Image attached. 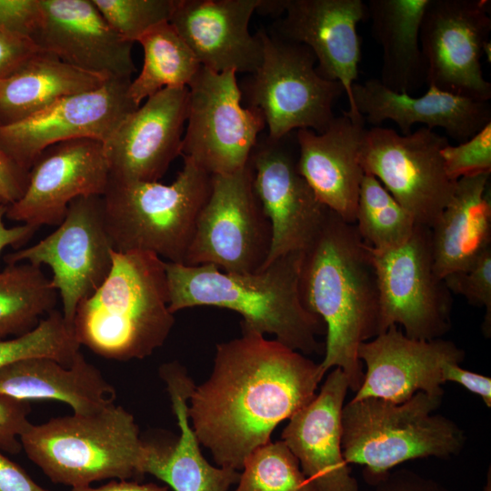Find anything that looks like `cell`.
Here are the masks:
<instances>
[{
    "instance_id": "cell-31",
    "label": "cell",
    "mask_w": 491,
    "mask_h": 491,
    "mask_svg": "<svg viewBox=\"0 0 491 491\" xmlns=\"http://www.w3.org/2000/svg\"><path fill=\"white\" fill-rule=\"evenodd\" d=\"M144 51L142 70L128 88L136 105L167 87H187L201 65L169 22L146 31L136 41Z\"/></svg>"
},
{
    "instance_id": "cell-13",
    "label": "cell",
    "mask_w": 491,
    "mask_h": 491,
    "mask_svg": "<svg viewBox=\"0 0 491 491\" xmlns=\"http://www.w3.org/2000/svg\"><path fill=\"white\" fill-rule=\"evenodd\" d=\"M102 196H82L68 205L63 221L43 239L6 254V265L29 263L52 272L51 286L62 301V315L73 327L78 305L105 280L113 264Z\"/></svg>"
},
{
    "instance_id": "cell-46",
    "label": "cell",
    "mask_w": 491,
    "mask_h": 491,
    "mask_svg": "<svg viewBox=\"0 0 491 491\" xmlns=\"http://www.w3.org/2000/svg\"><path fill=\"white\" fill-rule=\"evenodd\" d=\"M7 205L0 203V254L9 246H15L25 243L37 230L35 227L20 224L7 226L5 224Z\"/></svg>"
},
{
    "instance_id": "cell-33",
    "label": "cell",
    "mask_w": 491,
    "mask_h": 491,
    "mask_svg": "<svg viewBox=\"0 0 491 491\" xmlns=\"http://www.w3.org/2000/svg\"><path fill=\"white\" fill-rule=\"evenodd\" d=\"M354 225L364 243L376 250L402 244L416 226L411 215L367 173L360 184Z\"/></svg>"
},
{
    "instance_id": "cell-44",
    "label": "cell",
    "mask_w": 491,
    "mask_h": 491,
    "mask_svg": "<svg viewBox=\"0 0 491 491\" xmlns=\"http://www.w3.org/2000/svg\"><path fill=\"white\" fill-rule=\"evenodd\" d=\"M442 377L445 383L454 382L467 391L480 396L487 407H491V377L471 372L458 364H446Z\"/></svg>"
},
{
    "instance_id": "cell-24",
    "label": "cell",
    "mask_w": 491,
    "mask_h": 491,
    "mask_svg": "<svg viewBox=\"0 0 491 491\" xmlns=\"http://www.w3.org/2000/svg\"><path fill=\"white\" fill-rule=\"evenodd\" d=\"M366 121H355L345 112L335 116L320 134L296 131V168L318 200L349 224L356 210L364 176L360 162Z\"/></svg>"
},
{
    "instance_id": "cell-35",
    "label": "cell",
    "mask_w": 491,
    "mask_h": 491,
    "mask_svg": "<svg viewBox=\"0 0 491 491\" xmlns=\"http://www.w3.org/2000/svg\"><path fill=\"white\" fill-rule=\"evenodd\" d=\"M233 491H317L283 441L259 446L246 459Z\"/></svg>"
},
{
    "instance_id": "cell-9",
    "label": "cell",
    "mask_w": 491,
    "mask_h": 491,
    "mask_svg": "<svg viewBox=\"0 0 491 491\" xmlns=\"http://www.w3.org/2000/svg\"><path fill=\"white\" fill-rule=\"evenodd\" d=\"M271 236L248 162L234 173L211 175L210 192L184 265H211L233 274L254 273L268 257Z\"/></svg>"
},
{
    "instance_id": "cell-19",
    "label": "cell",
    "mask_w": 491,
    "mask_h": 491,
    "mask_svg": "<svg viewBox=\"0 0 491 491\" xmlns=\"http://www.w3.org/2000/svg\"><path fill=\"white\" fill-rule=\"evenodd\" d=\"M188 87H167L145 99L105 142L110 178L158 182L182 155Z\"/></svg>"
},
{
    "instance_id": "cell-15",
    "label": "cell",
    "mask_w": 491,
    "mask_h": 491,
    "mask_svg": "<svg viewBox=\"0 0 491 491\" xmlns=\"http://www.w3.org/2000/svg\"><path fill=\"white\" fill-rule=\"evenodd\" d=\"M296 160V131L277 139L259 136L249 158L254 190L271 225L270 251L262 268L303 252L330 210L298 173Z\"/></svg>"
},
{
    "instance_id": "cell-30",
    "label": "cell",
    "mask_w": 491,
    "mask_h": 491,
    "mask_svg": "<svg viewBox=\"0 0 491 491\" xmlns=\"http://www.w3.org/2000/svg\"><path fill=\"white\" fill-rule=\"evenodd\" d=\"M107 79L39 50L0 80V126L25 119L63 97L95 89Z\"/></svg>"
},
{
    "instance_id": "cell-29",
    "label": "cell",
    "mask_w": 491,
    "mask_h": 491,
    "mask_svg": "<svg viewBox=\"0 0 491 491\" xmlns=\"http://www.w3.org/2000/svg\"><path fill=\"white\" fill-rule=\"evenodd\" d=\"M428 0H369L370 33L382 48L379 81L388 89L410 95L426 84V65L419 42Z\"/></svg>"
},
{
    "instance_id": "cell-4",
    "label": "cell",
    "mask_w": 491,
    "mask_h": 491,
    "mask_svg": "<svg viewBox=\"0 0 491 491\" xmlns=\"http://www.w3.org/2000/svg\"><path fill=\"white\" fill-rule=\"evenodd\" d=\"M103 284L77 306L73 320L80 344L106 359L151 356L175 324L168 307L165 261L147 252L113 251Z\"/></svg>"
},
{
    "instance_id": "cell-11",
    "label": "cell",
    "mask_w": 491,
    "mask_h": 491,
    "mask_svg": "<svg viewBox=\"0 0 491 491\" xmlns=\"http://www.w3.org/2000/svg\"><path fill=\"white\" fill-rule=\"evenodd\" d=\"M369 251L377 279L381 333L400 326L413 339L442 338L451 328L452 297L434 269L430 228L416 225L402 244Z\"/></svg>"
},
{
    "instance_id": "cell-17",
    "label": "cell",
    "mask_w": 491,
    "mask_h": 491,
    "mask_svg": "<svg viewBox=\"0 0 491 491\" xmlns=\"http://www.w3.org/2000/svg\"><path fill=\"white\" fill-rule=\"evenodd\" d=\"M109 177L102 142L82 138L53 145L33 164L23 195L7 206L5 217L35 229L58 225L73 200L102 196Z\"/></svg>"
},
{
    "instance_id": "cell-6",
    "label": "cell",
    "mask_w": 491,
    "mask_h": 491,
    "mask_svg": "<svg viewBox=\"0 0 491 491\" xmlns=\"http://www.w3.org/2000/svg\"><path fill=\"white\" fill-rule=\"evenodd\" d=\"M442 399L423 392L403 403L375 397L352 399L342 410L346 462L363 466V477L373 486L404 462L459 455L466 436L452 419L435 414Z\"/></svg>"
},
{
    "instance_id": "cell-40",
    "label": "cell",
    "mask_w": 491,
    "mask_h": 491,
    "mask_svg": "<svg viewBox=\"0 0 491 491\" xmlns=\"http://www.w3.org/2000/svg\"><path fill=\"white\" fill-rule=\"evenodd\" d=\"M29 401L0 396V450L16 454L22 449L20 436L31 423Z\"/></svg>"
},
{
    "instance_id": "cell-43",
    "label": "cell",
    "mask_w": 491,
    "mask_h": 491,
    "mask_svg": "<svg viewBox=\"0 0 491 491\" xmlns=\"http://www.w3.org/2000/svg\"><path fill=\"white\" fill-rule=\"evenodd\" d=\"M28 171L19 166L0 146V203L10 205L24 194Z\"/></svg>"
},
{
    "instance_id": "cell-22",
    "label": "cell",
    "mask_w": 491,
    "mask_h": 491,
    "mask_svg": "<svg viewBox=\"0 0 491 491\" xmlns=\"http://www.w3.org/2000/svg\"><path fill=\"white\" fill-rule=\"evenodd\" d=\"M260 4L261 0H175L169 23L201 66L249 75L263 57L260 31H249Z\"/></svg>"
},
{
    "instance_id": "cell-2",
    "label": "cell",
    "mask_w": 491,
    "mask_h": 491,
    "mask_svg": "<svg viewBox=\"0 0 491 491\" xmlns=\"http://www.w3.org/2000/svg\"><path fill=\"white\" fill-rule=\"evenodd\" d=\"M299 292L326 327L323 371L340 368L356 393L364 377L359 346L381 333L379 292L368 246L331 210L302 252Z\"/></svg>"
},
{
    "instance_id": "cell-48",
    "label": "cell",
    "mask_w": 491,
    "mask_h": 491,
    "mask_svg": "<svg viewBox=\"0 0 491 491\" xmlns=\"http://www.w3.org/2000/svg\"><path fill=\"white\" fill-rule=\"evenodd\" d=\"M483 491H491V470L490 467L488 468L487 475H486V482L484 486Z\"/></svg>"
},
{
    "instance_id": "cell-8",
    "label": "cell",
    "mask_w": 491,
    "mask_h": 491,
    "mask_svg": "<svg viewBox=\"0 0 491 491\" xmlns=\"http://www.w3.org/2000/svg\"><path fill=\"white\" fill-rule=\"evenodd\" d=\"M259 31L263 57L239 85L242 101L262 114L270 138L299 129L323 133L335 118L333 106L345 94L343 85L318 74L307 46Z\"/></svg>"
},
{
    "instance_id": "cell-28",
    "label": "cell",
    "mask_w": 491,
    "mask_h": 491,
    "mask_svg": "<svg viewBox=\"0 0 491 491\" xmlns=\"http://www.w3.org/2000/svg\"><path fill=\"white\" fill-rule=\"evenodd\" d=\"M490 174L463 176L451 201L430 228L437 276L469 269L491 248Z\"/></svg>"
},
{
    "instance_id": "cell-32",
    "label": "cell",
    "mask_w": 491,
    "mask_h": 491,
    "mask_svg": "<svg viewBox=\"0 0 491 491\" xmlns=\"http://www.w3.org/2000/svg\"><path fill=\"white\" fill-rule=\"evenodd\" d=\"M58 294L41 267L7 265L0 271V340L35 328L55 309Z\"/></svg>"
},
{
    "instance_id": "cell-18",
    "label": "cell",
    "mask_w": 491,
    "mask_h": 491,
    "mask_svg": "<svg viewBox=\"0 0 491 491\" xmlns=\"http://www.w3.org/2000/svg\"><path fill=\"white\" fill-rule=\"evenodd\" d=\"M366 18L362 0H285L284 15L272 33L313 52L318 74L343 85L348 101L345 113L355 121H365L354 105L352 87L362 55L357 25Z\"/></svg>"
},
{
    "instance_id": "cell-26",
    "label": "cell",
    "mask_w": 491,
    "mask_h": 491,
    "mask_svg": "<svg viewBox=\"0 0 491 491\" xmlns=\"http://www.w3.org/2000/svg\"><path fill=\"white\" fill-rule=\"evenodd\" d=\"M159 375L166 384L180 435L168 446L151 443L145 475L154 476L174 491H228L240 473L214 466L203 456L188 416L187 400L195 386L187 370L178 362H169L160 366Z\"/></svg>"
},
{
    "instance_id": "cell-7",
    "label": "cell",
    "mask_w": 491,
    "mask_h": 491,
    "mask_svg": "<svg viewBox=\"0 0 491 491\" xmlns=\"http://www.w3.org/2000/svg\"><path fill=\"white\" fill-rule=\"evenodd\" d=\"M210 186L211 175L187 157L169 185L109 177L102 200L114 250L147 252L184 264Z\"/></svg>"
},
{
    "instance_id": "cell-41",
    "label": "cell",
    "mask_w": 491,
    "mask_h": 491,
    "mask_svg": "<svg viewBox=\"0 0 491 491\" xmlns=\"http://www.w3.org/2000/svg\"><path fill=\"white\" fill-rule=\"evenodd\" d=\"M40 49L30 39L0 30V80H3Z\"/></svg>"
},
{
    "instance_id": "cell-47",
    "label": "cell",
    "mask_w": 491,
    "mask_h": 491,
    "mask_svg": "<svg viewBox=\"0 0 491 491\" xmlns=\"http://www.w3.org/2000/svg\"><path fill=\"white\" fill-rule=\"evenodd\" d=\"M70 491H170L167 486L154 483L140 484L137 481L113 480L103 486L72 487Z\"/></svg>"
},
{
    "instance_id": "cell-21",
    "label": "cell",
    "mask_w": 491,
    "mask_h": 491,
    "mask_svg": "<svg viewBox=\"0 0 491 491\" xmlns=\"http://www.w3.org/2000/svg\"><path fill=\"white\" fill-rule=\"evenodd\" d=\"M43 21L32 39L80 70L105 78L131 79L133 43L115 33L92 0H40Z\"/></svg>"
},
{
    "instance_id": "cell-39",
    "label": "cell",
    "mask_w": 491,
    "mask_h": 491,
    "mask_svg": "<svg viewBox=\"0 0 491 491\" xmlns=\"http://www.w3.org/2000/svg\"><path fill=\"white\" fill-rule=\"evenodd\" d=\"M42 21L40 0H0V30L32 40Z\"/></svg>"
},
{
    "instance_id": "cell-14",
    "label": "cell",
    "mask_w": 491,
    "mask_h": 491,
    "mask_svg": "<svg viewBox=\"0 0 491 491\" xmlns=\"http://www.w3.org/2000/svg\"><path fill=\"white\" fill-rule=\"evenodd\" d=\"M489 7L488 0H428L419 31L428 86L490 101L491 84L480 62L490 43Z\"/></svg>"
},
{
    "instance_id": "cell-38",
    "label": "cell",
    "mask_w": 491,
    "mask_h": 491,
    "mask_svg": "<svg viewBox=\"0 0 491 491\" xmlns=\"http://www.w3.org/2000/svg\"><path fill=\"white\" fill-rule=\"evenodd\" d=\"M444 282L450 292L464 296L473 306H482L486 313L482 331L491 336V248L467 270L446 276Z\"/></svg>"
},
{
    "instance_id": "cell-27",
    "label": "cell",
    "mask_w": 491,
    "mask_h": 491,
    "mask_svg": "<svg viewBox=\"0 0 491 491\" xmlns=\"http://www.w3.org/2000/svg\"><path fill=\"white\" fill-rule=\"evenodd\" d=\"M0 396L24 401L67 404L76 415H92L115 403V390L81 352L69 366L47 357L20 360L0 368Z\"/></svg>"
},
{
    "instance_id": "cell-25",
    "label": "cell",
    "mask_w": 491,
    "mask_h": 491,
    "mask_svg": "<svg viewBox=\"0 0 491 491\" xmlns=\"http://www.w3.org/2000/svg\"><path fill=\"white\" fill-rule=\"evenodd\" d=\"M353 102L365 121L380 126L393 121L402 135L412 132L415 124L434 130L439 127L458 143H463L491 123L489 101L474 100L428 86L421 96L396 93L377 78L355 83Z\"/></svg>"
},
{
    "instance_id": "cell-23",
    "label": "cell",
    "mask_w": 491,
    "mask_h": 491,
    "mask_svg": "<svg viewBox=\"0 0 491 491\" xmlns=\"http://www.w3.org/2000/svg\"><path fill=\"white\" fill-rule=\"evenodd\" d=\"M348 390L346 374L334 368L320 392L289 418L282 432V441L317 491H358L342 451V410Z\"/></svg>"
},
{
    "instance_id": "cell-45",
    "label": "cell",
    "mask_w": 491,
    "mask_h": 491,
    "mask_svg": "<svg viewBox=\"0 0 491 491\" xmlns=\"http://www.w3.org/2000/svg\"><path fill=\"white\" fill-rule=\"evenodd\" d=\"M0 491H49L36 484L0 450Z\"/></svg>"
},
{
    "instance_id": "cell-1",
    "label": "cell",
    "mask_w": 491,
    "mask_h": 491,
    "mask_svg": "<svg viewBox=\"0 0 491 491\" xmlns=\"http://www.w3.org/2000/svg\"><path fill=\"white\" fill-rule=\"evenodd\" d=\"M241 328L240 337L216 346L212 373L195 386L188 406L199 443L218 466L237 471L279 423L316 396L326 375L320 363Z\"/></svg>"
},
{
    "instance_id": "cell-16",
    "label": "cell",
    "mask_w": 491,
    "mask_h": 491,
    "mask_svg": "<svg viewBox=\"0 0 491 491\" xmlns=\"http://www.w3.org/2000/svg\"><path fill=\"white\" fill-rule=\"evenodd\" d=\"M131 79L110 78L99 87L68 95L19 122L0 126L1 148L29 172L47 147L89 138L105 143L136 105Z\"/></svg>"
},
{
    "instance_id": "cell-5",
    "label": "cell",
    "mask_w": 491,
    "mask_h": 491,
    "mask_svg": "<svg viewBox=\"0 0 491 491\" xmlns=\"http://www.w3.org/2000/svg\"><path fill=\"white\" fill-rule=\"evenodd\" d=\"M28 458L55 484L72 487L145 476L151 443L132 414L115 403L92 415L31 424L20 436Z\"/></svg>"
},
{
    "instance_id": "cell-10",
    "label": "cell",
    "mask_w": 491,
    "mask_h": 491,
    "mask_svg": "<svg viewBox=\"0 0 491 491\" xmlns=\"http://www.w3.org/2000/svg\"><path fill=\"white\" fill-rule=\"evenodd\" d=\"M187 87L181 155L211 175L245 167L266 123L257 109L244 105L236 73L201 66Z\"/></svg>"
},
{
    "instance_id": "cell-42",
    "label": "cell",
    "mask_w": 491,
    "mask_h": 491,
    "mask_svg": "<svg viewBox=\"0 0 491 491\" xmlns=\"http://www.w3.org/2000/svg\"><path fill=\"white\" fill-rule=\"evenodd\" d=\"M371 486L372 491H451L438 481L406 468L389 471Z\"/></svg>"
},
{
    "instance_id": "cell-36",
    "label": "cell",
    "mask_w": 491,
    "mask_h": 491,
    "mask_svg": "<svg viewBox=\"0 0 491 491\" xmlns=\"http://www.w3.org/2000/svg\"><path fill=\"white\" fill-rule=\"evenodd\" d=\"M110 27L133 44L152 27L169 22L175 0H92Z\"/></svg>"
},
{
    "instance_id": "cell-3",
    "label": "cell",
    "mask_w": 491,
    "mask_h": 491,
    "mask_svg": "<svg viewBox=\"0 0 491 491\" xmlns=\"http://www.w3.org/2000/svg\"><path fill=\"white\" fill-rule=\"evenodd\" d=\"M301 259L302 252L288 254L248 274L165 261L169 310L175 314L195 306L229 309L242 316L241 327L273 335L305 356L320 353L324 347L316 337L326 327L302 302Z\"/></svg>"
},
{
    "instance_id": "cell-12",
    "label": "cell",
    "mask_w": 491,
    "mask_h": 491,
    "mask_svg": "<svg viewBox=\"0 0 491 491\" xmlns=\"http://www.w3.org/2000/svg\"><path fill=\"white\" fill-rule=\"evenodd\" d=\"M446 135L427 127L408 135L393 128L366 129L360 162L413 217L431 228L451 201L456 181L446 175L441 150Z\"/></svg>"
},
{
    "instance_id": "cell-34",
    "label": "cell",
    "mask_w": 491,
    "mask_h": 491,
    "mask_svg": "<svg viewBox=\"0 0 491 491\" xmlns=\"http://www.w3.org/2000/svg\"><path fill=\"white\" fill-rule=\"evenodd\" d=\"M80 346L62 312L54 309L29 332L0 340V368L36 357L52 358L69 366L81 352Z\"/></svg>"
},
{
    "instance_id": "cell-37",
    "label": "cell",
    "mask_w": 491,
    "mask_h": 491,
    "mask_svg": "<svg viewBox=\"0 0 491 491\" xmlns=\"http://www.w3.org/2000/svg\"><path fill=\"white\" fill-rule=\"evenodd\" d=\"M441 155L448 177L457 181L463 176L491 173V123L457 145H446Z\"/></svg>"
},
{
    "instance_id": "cell-20",
    "label": "cell",
    "mask_w": 491,
    "mask_h": 491,
    "mask_svg": "<svg viewBox=\"0 0 491 491\" xmlns=\"http://www.w3.org/2000/svg\"><path fill=\"white\" fill-rule=\"evenodd\" d=\"M358 358L366 366L354 400L375 397L403 403L416 393L444 396L442 373L446 364L460 365L465 351L450 340H417L391 326L362 343Z\"/></svg>"
}]
</instances>
